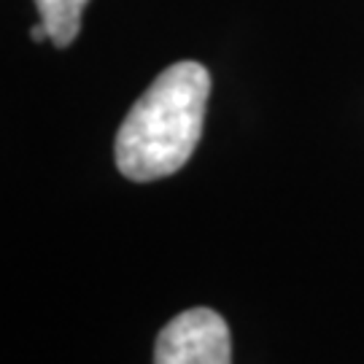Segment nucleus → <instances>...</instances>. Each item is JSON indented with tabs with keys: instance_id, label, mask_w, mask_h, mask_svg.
<instances>
[{
	"instance_id": "nucleus-1",
	"label": "nucleus",
	"mask_w": 364,
	"mask_h": 364,
	"mask_svg": "<svg viewBox=\"0 0 364 364\" xmlns=\"http://www.w3.org/2000/svg\"><path fill=\"white\" fill-rule=\"evenodd\" d=\"M210 73L195 60L165 68L119 124L114 159L124 178L156 181L181 170L203 135Z\"/></svg>"
},
{
	"instance_id": "nucleus-2",
	"label": "nucleus",
	"mask_w": 364,
	"mask_h": 364,
	"mask_svg": "<svg viewBox=\"0 0 364 364\" xmlns=\"http://www.w3.org/2000/svg\"><path fill=\"white\" fill-rule=\"evenodd\" d=\"M230 326L210 308L178 313L156 335L154 364H230Z\"/></svg>"
},
{
	"instance_id": "nucleus-3",
	"label": "nucleus",
	"mask_w": 364,
	"mask_h": 364,
	"mask_svg": "<svg viewBox=\"0 0 364 364\" xmlns=\"http://www.w3.org/2000/svg\"><path fill=\"white\" fill-rule=\"evenodd\" d=\"M90 0H36L41 22L49 30V41L65 49L76 41L81 30V11Z\"/></svg>"
},
{
	"instance_id": "nucleus-4",
	"label": "nucleus",
	"mask_w": 364,
	"mask_h": 364,
	"mask_svg": "<svg viewBox=\"0 0 364 364\" xmlns=\"http://www.w3.org/2000/svg\"><path fill=\"white\" fill-rule=\"evenodd\" d=\"M30 38H33V41H46V38H49V30H46V25H43V22H38V25L30 30Z\"/></svg>"
}]
</instances>
